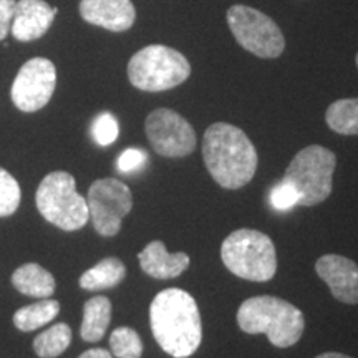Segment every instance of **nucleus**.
<instances>
[{
  "label": "nucleus",
  "instance_id": "aec40b11",
  "mask_svg": "<svg viewBox=\"0 0 358 358\" xmlns=\"http://www.w3.org/2000/svg\"><path fill=\"white\" fill-rule=\"evenodd\" d=\"M325 122L332 131L345 136L358 134V98H343L327 108Z\"/></svg>",
  "mask_w": 358,
  "mask_h": 358
},
{
  "label": "nucleus",
  "instance_id": "f3484780",
  "mask_svg": "<svg viewBox=\"0 0 358 358\" xmlns=\"http://www.w3.org/2000/svg\"><path fill=\"white\" fill-rule=\"evenodd\" d=\"M111 322V302L103 295L90 299L83 307L80 334L85 342H100Z\"/></svg>",
  "mask_w": 358,
  "mask_h": 358
},
{
  "label": "nucleus",
  "instance_id": "b1692460",
  "mask_svg": "<svg viewBox=\"0 0 358 358\" xmlns=\"http://www.w3.org/2000/svg\"><path fill=\"white\" fill-rule=\"evenodd\" d=\"M93 138L100 146H110L116 141L120 134V127L116 118L111 113H101L93 122Z\"/></svg>",
  "mask_w": 358,
  "mask_h": 358
},
{
  "label": "nucleus",
  "instance_id": "4468645a",
  "mask_svg": "<svg viewBox=\"0 0 358 358\" xmlns=\"http://www.w3.org/2000/svg\"><path fill=\"white\" fill-rule=\"evenodd\" d=\"M57 13L58 8L50 7L45 0H17L10 25L13 38L19 42H34L43 37Z\"/></svg>",
  "mask_w": 358,
  "mask_h": 358
},
{
  "label": "nucleus",
  "instance_id": "20e7f679",
  "mask_svg": "<svg viewBox=\"0 0 358 358\" xmlns=\"http://www.w3.org/2000/svg\"><path fill=\"white\" fill-rule=\"evenodd\" d=\"M224 266L241 279L267 282L277 272L275 245L268 236L256 229H237L221 245Z\"/></svg>",
  "mask_w": 358,
  "mask_h": 358
},
{
  "label": "nucleus",
  "instance_id": "a211bd4d",
  "mask_svg": "<svg viewBox=\"0 0 358 358\" xmlns=\"http://www.w3.org/2000/svg\"><path fill=\"white\" fill-rule=\"evenodd\" d=\"M127 275V267L116 257H106L80 277V287L85 290H103L118 285Z\"/></svg>",
  "mask_w": 358,
  "mask_h": 358
},
{
  "label": "nucleus",
  "instance_id": "5701e85b",
  "mask_svg": "<svg viewBox=\"0 0 358 358\" xmlns=\"http://www.w3.org/2000/svg\"><path fill=\"white\" fill-rule=\"evenodd\" d=\"M22 191L17 179L0 168V217L12 216L19 209Z\"/></svg>",
  "mask_w": 358,
  "mask_h": 358
},
{
  "label": "nucleus",
  "instance_id": "f257e3e1",
  "mask_svg": "<svg viewBox=\"0 0 358 358\" xmlns=\"http://www.w3.org/2000/svg\"><path fill=\"white\" fill-rule=\"evenodd\" d=\"M150 324L158 345L174 358L194 355L201 345V313L194 297L186 290H161L151 302Z\"/></svg>",
  "mask_w": 358,
  "mask_h": 358
},
{
  "label": "nucleus",
  "instance_id": "412c9836",
  "mask_svg": "<svg viewBox=\"0 0 358 358\" xmlns=\"http://www.w3.org/2000/svg\"><path fill=\"white\" fill-rule=\"evenodd\" d=\"M71 343V329L66 324H57L37 335L34 350L40 358H55L62 355Z\"/></svg>",
  "mask_w": 358,
  "mask_h": 358
},
{
  "label": "nucleus",
  "instance_id": "cd10ccee",
  "mask_svg": "<svg viewBox=\"0 0 358 358\" xmlns=\"http://www.w3.org/2000/svg\"><path fill=\"white\" fill-rule=\"evenodd\" d=\"M78 358H113L111 353L105 348H92V350H87L85 353H82Z\"/></svg>",
  "mask_w": 358,
  "mask_h": 358
},
{
  "label": "nucleus",
  "instance_id": "2eb2a0df",
  "mask_svg": "<svg viewBox=\"0 0 358 358\" xmlns=\"http://www.w3.org/2000/svg\"><path fill=\"white\" fill-rule=\"evenodd\" d=\"M143 272L153 279H176L189 267L191 259L186 252L169 254L161 241H153L138 254Z\"/></svg>",
  "mask_w": 358,
  "mask_h": 358
},
{
  "label": "nucleus",
  "instance_id": "c85d7f7f",
  "mask_svg": "<svg viewBox=\"0 0 358 358\" xmlns=\"http://www.w3.org/2000/svg\"><path fill=\"white\" fill-rule=\"evenodd\" d=\"M315 358H352V357L343 355V353H337V352H327V353H322V355L315 357Z\"/></svg>",
  "mask_w": 358,
  "mask_h": 358
},
{
  "label": "nucleus",
  "instance_id": "9b49d317",
  "mask_svg": "<svg viewBox=\"0 0 358 358\" xmlns=\"http://www.w3.org/2000/svg\"><path fill=\"white\" fill-rule=\"evenodd\" d=\"M57 87V69L48 58L35 57L25 62L12 83L13 105L24 113L42 110Z\"/></svg>",
  "mask_w": 358,
  "mask_h": 358
},
{
  "label": "nucleus",
  "instance_id": "bb28decb",
  "mask_svg": "<svg viewBox=\"0 0 358 358\" xmlns=\"http://www.w3.org/2000/svg\"><path fill=\"white\" fill-rule=\"evenodd\" d=\"M17 0H0V42L10 32Z\"/></svg>",
  "mask_w": 358,
  "mask_h": 358
},
{
  "label": "nucleus",
  "instance_id": "0eeeda50",
  "mask_svg": "<svg viewBox=\"0 0 358 358\" xmlns=\"http://www.w3.org/2000/svg\"><path fill=\"white\" fill-rule=\"evenodd\" d=\"M35 203L40 214L64 231H78L87 226L90 211L87 199L78 194L77 182L70 173L55 171L40 182Z\"/></svg>",
  "mask_w": 358,
  "mask_h": 358
},
{
  "label": "nucleus",
  "instance_id": "393cba45",
  "mask_svg": "<svg viewBox=\"0 0 358 358\" xmlns=\"http://www.w3.org/2000/svg\"><path fill=\"white\" fill-rule=\"evenodd\" d=\"M271 204L277 211H289L294 206L299 204V194L292 186L285 181H280L271 191Z\"/></svg>",
  "mask_w": 358,
  "mask_h": 358
},
{
  "label": "nucleus",
  "instance_id": "f03ea898",
  "mask_svg": "<svg viewBox=\"0 0 358 358\" xmlns=\"http://www.w3.org/2000/svg\"><path fill=\"white\" fill-rule=\"evenodd\" d=\"M203 158L214 181L224 189H241L257 169V151L243 129L213 123L203 138Z\"/></svg>",
  "mask_w": 358,
  "mask_h": 358
},
{
  "label": "nucleus",
  "instance_id": "9d476101",
  "mask_svg": "<svg viewBox=\"0 0 358 358\" xmlns=\"http://www.w3.org/2000/svg\"><path fill=\"white\" fill-rule=\"evenodd\" d=\"M145 131L153 150L164 158H182L196 148V131L186 118L169 108H158L148 115Z\"/></svg>",
  "mask_w": 358,
  "mask_h": 358
},
{
  "label": "nucleus",
  "instance_id": "a878e982",
  "mask_svg": "<svg viewBox=\"0 0 358 358\" xmlns=\"http://www.w3.org/2000/svg\"><path fill=\"white\" fill-rule=\"evenodd\" d=\"M148 155L140 148H128L118 158V169L122 173H134L146 164Z\"/></svg>",
  "mask_w": 358,
  "mask_h": 358
},
{
  "label": "nucleus",
  "instance_id": "6ab92c4d",
  "mask_svg": "<svg viewBox=\"0 0 358 358\" xmlns=\"http://www.w3.org/2000/svg\"><path fill=\"white\" fill-rule=\"evenodd\" d=\"M60 312V303L50 299H43L37 303H30L13 313V325L22 332H32L52 322Z\"/></svg>",
  "mask_w": 358,
  "mask_h": 358
},
{
  "label": "nucleus",
  "instance_id": "6e6552de",
  "mask_svg": "<svg viewBox=\"0 0 358 358\" xmlns=\"http://www.w3.org/2000/svg\"><path fill=\"white\" fill-rule=\"evenodd\" d=\"M229 25L236 42L259 58H277L285 48L282 30L271 17L248 6H232L227 10Z\"/></svg>",
  "mask_w": 358,
  "mask_h": 358
},
{
  "label": "nucleus",
  "instance_id": "423d86ee",
  "mask_svg": "<svg viewBox=\"0 0 358 358\" xmlns=\"http://www.w3.org/2000/svg\"><path fill=\"white\" fill-rule=\"evenodd\" d=\"M335 166V153L324 146L312 145L294 156L282 181L297 191L299 206L310 208L324 203L332 192Z\"/></svg>",
  "mask_w": 358,
  "mask_h": 358
},
{
  "label": "nucleus",
  "instance_id": "4be33fe9",
  "mask_svg": "<svg viewBox=\"0 0 358 358\" xmlns=\"http://www.w3.org/2000/svg\"><path fill=\"white\" fill-rule=\"evenodd\" d=\"M111 353L118 358H141L143 342L140 335L129 327H120L110 337Z\"/></svg>",
  "mask_w": 358,
  "mask_h": 358
},
{
  "label": "nucleus",
  "instance_id": "1a4fd4ad",
  "mask_svg": "<svg viewBox=\"0 0 358 358\" xmlns=\"http://www.w3.org/2000/svg\"><path fill=\"white\" fill-rule=\"evenodd\" d=\"M88 211L93 227L100 236H116L122 221L133 208V196L124 182L115 178L98 179L88 189Z\"/></svg>",
  "mask_w": 358,
  "mask_h": 358
},
{
  "label": "nucleus",
  "instance_id": "f8f14e48",
  "mask_svg": "<svg viewBox=\"0 0 358 358\" xmlns=\"http://www.w3.org/2000/svg\"><path fill=\"white\" fill-rule=\"evenodd\" d=\"M315 271L337 301L358 303V266L352 259L327 254L317 261Z\"/></svg>",
  "mask_w": 358,
  "mask_h": 358
},
{
  "label": "nucleus",
  "instance_id": "39448f33",
  "mask_svg": "<svg viewBox=\"0 0 358 358\" xmlns=\"http://www.w3.org/2000/svg\"><path fill=\"white\" fill-rule=\"evenodd\" d=\"M191 75V65L181 52L166 45H148L131 57L128 78L143 92H166L185 83Z\"/></svg>",
  "mask_w": 358,
  "mask_h": 358
},
{
  "label": "nucleus",
  "instance_id": "dca6fc26",
  "mask_svg": "<svg viewBox=\"0 0 358 358\" xmlns=\"http://www.w3.org/2000/svg\"><path fill=\"white\" fill-rule=\"evenodd\" d=\"M12 284L20 294L37 299H47L48 295L55 292L57 287L53 275L38 264L20 266L13 272Z\"/></svg>",
  "mask_w": 358,
  "mask_h": 358
},
{
  "label": "nucleus",
  "instance_id": "c756f323",
  "mask_svg": "<svg viewBox=\"0 0 358 358\" xmlns=\"http://www.w3.org/2000/svg\"><path fill=\"white\" fill-rule=\"evenodd\" d=\"M355 60H357V66H358V53H357V58H355Z\"/></svg>",
  "mask_w": 358,
  "mask_h": 358
},
{
  "label": "nucleus",
  "instance_id": "7ed1b4c3",
  "mask_svg": "<svg viewBox=\"0 0 358 358\" xmlns=\"http://www.w3.org/2000/svg\"><path fill=\"white\" fill-rule=\"evenodd\" d=\"M237 325L245 334H264L277 348H287L301 340L306 317L287 301L259 295L243 302L237 310Z\"/></svg>",
  "mask_w": 358,
  "mask_h": 358
},
{
  "label": "nucleus",
  "instance_id": "ddd939ff",
  "mask_svg": "<svg viewBox=\"0 0 358 358\" xmlns=\"http://www.w3.org/2000/svg\"><path fill=\"white\" fill-rule=\"evenodd\" d=\"M78 10L85 22L110 32H127L136 20L131 0H80Z\"/></svg>",
  "mask_w": 358,
  "mask_h": 358
}]
</instances>
